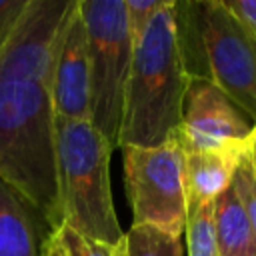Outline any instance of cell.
Instances as JSON below:
<instances>
[{
	"instance_id": "cell-10",
	"label": "cell",
	"mask_w": 256,
	"mask_h": 256,
	"mask_svg": "<svg viewBox=\"0 0 256 256\" xmlns=\"http://www.w3.org/2000/svg\"><path fill=\"white\" fill-rule=\"evenodd\" d=\"M36 212L0 180V256H38Z\"/></svg>"
},
{
	"instance_id": "cell-2",
	"label": "cell",
	"mask_w": 256,
	"mask_h": 256,
	"mask_svg": "<svg viewBox=\"0 0 256 256\" xmlns=\"http://www.w3.org/2000/svg\"><path fill=\"white\" fill-rule=\"evenodd\" d=\"M186 86L188 72L180 52L176 2L162 0L132 46L120 148H152L176 138Z\"/></svg>"
},
{
	"instance_id": "cell-14",
	"label": "cell",
	"mask_w": 256,
	"mask_h": 256,
	"mask_svg": "<svg viewBox=\"0 0 256 256\" xmlns=\"http://www.w3.org/2000/svg\"><path fill=\"white\" fill-rule=\"evenodd\" d=\"M52 238L66 256H112V248L98 244L90 238H84L66 224H60L52 232Z\"/></svg>"
},
{
	"instance_id": "cell-5",
	"label": "cell",
	"mask_w": 256,
	"mask_h": 256,
	"mask_svg": "<svg viewBox=\"0 0 256 256\" xmlns=\"http://www.w3.org/2000/svg\"><path fill=\"white\" fill-rule=\"evenodd\" d=\"M186 34L196 38L212 80L250 120L256 122V36L222 0L188 2Z\"/></svg>"
},
{
	"instance_id": "cell-4",
	"label": "cell",
	"mask_w": 256,
	"mask_h": 256,
	"mask_svg": "<svg viewBox=\"0 0 256 256\" xmlns=\"http://www.w3.org/2000/svg\"><path fill=\"white\" fill-rule=\"evenodd\" d=\"M88 36L90 124L108 146L120 148L124 94L132 62V36L124 0H78Z\"/></svg>"
},
{
	"instance_id": "cell-1",
	"label": "cell",
	"mask_w": 256,
	"mask_h": 256,
	"mask_svg": "<svg viewBox=\"0 0 256 256\" xmlns=\"http://www.w3.org/2000/svg\"><path fill=\"white\" fill-rule=\"evenodd\" d=\"M74 2L18 0L0 20V180L26 200L50 234L62 224L50 78Z\"/></svg>"
},
{
	"instance_id": "cell-15",
	"label": "cell",
	"mask_w": 256,
	"mask_h": 256,
	"mask_svg": "<svg viewBox=\"0 0 256 256\" xmlns=\"http://www.w3.org/2000/svg\"><path fill=\"white\" fill-rule=\"evenodd\" d=\"M232 186L238 192V196L246 208V214L250 218V224H252V230L256 236V176H254V168H252V160H250L248 152L242 156V160L238 162V166L234 170Z\"/></svg>"
},
{
	"instance_id": "cell-17",
	"label": "cell",
	"mask_w": 256,
	"mask_h": 256,
	"mask_svg": "<svg viewBox=\"0 0 256 256\" xmlns=\"http://www.w3.org/2000/svg\"><path fill=\"white\" fill-rule=\"evenodd\" d=\"M224 4L256 36V0H234V2H224Z\"/></svg>"
},
{
	"instance_id": "cell-22",
	"label": "cell",
	"mask_w": 256,
	"mask_h": 256,
	"mask_svg": "<svg viewBox=\"0 0 256 256\" xmlns=\"http://www.w3.org/2000/svg\"><path fill=\"white\" fill-rule=\"evenodd\" d=\"M248 154H250V160H252V168H254V176H256V150L248 148Z\"/></svg>"
},
{
	"instance_id": "cell-16",
	"label": "cell",
	"mask_w": 256,
	"mask_h": 256,
	"mask_svg": "<svg viewBox=\"0 0 256 256\" xmlns=\"http://www.w3.org/2000/svg\"><path fill=\"white\" fill-rule=\"evenodd\" d=\"M162 0H124L126 6V18H128V30L132 36V42H136L156 10L160 8Z\"/></svg>"
},
{
	"instance_id": "cell-9",
	"label": "cell",
	"mask_w": 256,
	"mask_h": 256,
	"mask_svg": "<svg viewBox=\"0 0 256 256\" xmlns=\"http://www.w3.org/2000/svg\"><path fill=\"white\" fill-rule=\"evenodd\" d=\"M248 150L224 152H182L184 156V198L186 218L214 202L230 184L234 170Z\"/></svg>"
},
{
	"instance_id": "cell-18",
	"label": "cell",
	"mask_w": 256,
	"mask_h": 256,
	"mask_svg": "<svg viewBox=\"0 0 256 256\" xmlns=\"http://www.w3.org/2000/svg\"><path fill=\"white\" fill-rule=\"evenodd\" d=\"M40 256H66V254L62 252V248L56 244V240H54V238H52V234H50L46 240H42Z\"/></svg>"
},
{
	"instance_id": "cell-3",
	"label": "cell",
	"mask_w": 256,
	"mask_h": 256,
	"mask_svg": "<svg viewBox=\"0 0 256 256\" xmlns=\"http://www.w3.org/2000/svg\"><path fill=\"white\" fill-rule=\"evenodd\" d=\"M112 148L90 120L54 116V160L60 222L108 248L124 238L110 192Z\"/></svg>"
},
{
	"instance_id": "cell-19",
	"label": "cell",
	"mask_w": 256,
	"mask_h": 256,
	"mask_svg": "<svg viewBox=\"0 0 256 256\" xmlns=\"http://www.w3.org/2000/svg\"><path fill=\"white\" fill-rule=\"evenodd\" d=\"M12 4H14V0H0V20H2V16L12 8Z\"/></svg>"
},
{
	"instance_id": "cell-12",
	"label": "cell",
	"mask_w": 256,
	"mask_h": 256,
	"mask_svg": "<svg viewBox=\"0 0 256 256\" xmlns=\"http://www.w3.org/2000/svg\"><path fill=\"white\" fill-rule=\"evenodd\" d=\"M126 256H182V240L154 226H136L124 234Z\"/></svg>"
},
{
	"instance_id": "cell-8",
	"label": "cell",
	"mask_w": 256,
	"mask_h": 256,
	"mask_svg": "<svg viewBox=\"0 0 256 256\" xmlns=\"http://www.w3.org/2000/svg\"><path fill=\"white\" fill-rule=\"evenodd\" d=\"M50 100L54 116L68 120H90L88 36L78 10V0L66 16L54 54Z\"/></svg>"
},
{
	"instance_id": "cell-6",
	"label": "cell",
	"mask_w": 256,
	"mask_h": 256,
	"mask_svg": "<svg viewBox=\"0 0 256 256\" xmlns=\"http://www.w3.org/2000/svg\"><path fill=\"white\" fill-rule=\"evenodd\" d=\"M124 184L132 206V224L154 226L182 236L186 226L184 156L176 138L152 146H126Z\"/></svg>"
},
{
	"instance_id": "cell-13",
	"label": "cell",
	"mask_w": 256,
	"mask_h": 256,
	"mask_svg": "<svg viewBox=\"0 0 256 256\" xmlns=\"http://www.w3.org/2000/svg\"><path fill=\"white\" fill-rule=\"evenodd\" d=\"M186 246L188 256H218L216 228H214V202L202 206L186 218Z\"/></svg>"
},
{
	"instance_id": "cell-7",
	"label": "cell",
	"mask_w": 256,
	"mask_h": 256,
	"mask_svg": "<svg viewBox=\"0 0 256 256\" xmlns=\"http://www.w3.org/2000/svg\"><path fill=\"white\" fill-rule=\"evenodd\" d=\"M254 124L212 80L188 76L182 122L176 132L182 152L248 150Z\"/></svg>"
},
{
	"instance_id": "cell-11",
	"label": "cell",
	"mask_w": 256,
	"mask_h": 256,
	"mask_svg": "<svg viewBox=\"0 0 256 256\" xmlns=\"http://www.w3.org/2000/svg\"><path fill=\"white\" fill-rule=\"evenodd\" d=\"M214 228L218 256H256V236L232 184L214 200Z\"/></svg>"
},
{
	"instance_id": "cell-20",
	"label": "cell",
	"mask_w": 256,
	"mask_h": 256,
	"mask_svg": "<svg viewBox=\"0 0 256 256\" xmlns=\"http://www.w3.org/2000/svg\"><path fill=\"white\" fill-rule=\"evenodd\" d=\"M112 256H126V244H124V238L120 240V244L116 248H112Z\"/></svg>"
},
{
	"instance_id": "cell-21",
	"label": "cell",
	"mask_w": 256,
	"mask_h": 256,
	"mask_svg": "<svg viewBox=\"0 0 256 256\" xmlns=\"http://www.w3.org/2000/svg\"><path fill=\"white\" fill-rule=\"evenodd\" d=\"M248 148L256 150V124H254V128H252V134H250V138H248Z\"/></svg>"
}]
</instances>
